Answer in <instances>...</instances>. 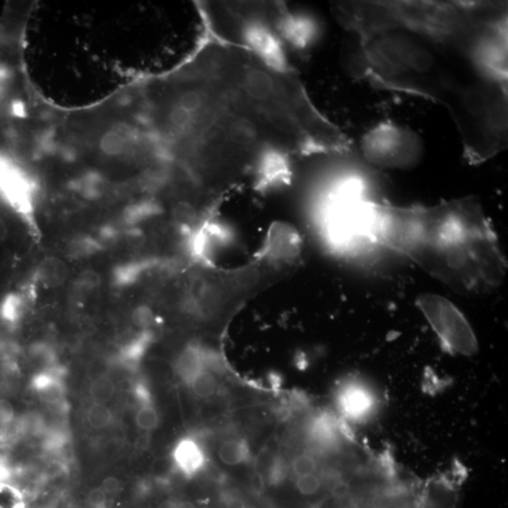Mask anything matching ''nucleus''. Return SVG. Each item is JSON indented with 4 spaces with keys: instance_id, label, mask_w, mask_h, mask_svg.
<instances>
[{
    "instance_id": "obj_1",
    "label": "nucleus",
    "mask_w": 508,
    "mask_h": 508,
    "mask_svg": "<svg viewBox=\"0 0 508 508\" xmlns=\"http://www.w3.org/2000/svg\"><path fill=\"white\" fill-rule=\"evenodd\" d=\"M331 8L357 43L358 78L444 108L469 164L507 147V2L357 0Z\"/></svg>"
},
{
    "instance_id": "obj_2",
    "label": "nucleus",
    "mask_w": 508,
    "mask_h": 508,
    "mask_svg": "<svg viewBox=\"0 0 508 508\" xmlns=\"http://www.w3.org/2000/svg\"><path fill=\"white\" fill-rule=\"evenodd\" d=\"M344 225L409 258L458 294H490L507 276L498 235L474 195L401 208L370 202L360 193L347 203Z\"/></svg>"
},
{
    "instance_id": "obj_3",
    "label": "nucleus",
    "mask_w": 508,
    "mask_h": 508,
    "mask_svg": "<svg viewBox=\"0 0 508 508\" xmlns=\"http://www.w3.org/2000/svg\"><path fill=\"white\" fill-rule=\"evenodd\" d=\"M200 12L211 37L284 65L285 48L305 50L314 34L311 20L281 2H202Z\"/></svg>"
},
{
    "instance_id": "obj_4",
    "label": "nucleus",
    "mask_w": 508,
    "mask_h": 508,
    "mask_svg": "<svg viewBox=\"0 0 508 508\" xmlns=\"http://www.w3.org/2000/svg\"><path fill=\"white\" fill-rule=\"evenodd\" d=\"M360 152L374 167L388 170H412L426 157V145L419 133L393 119H383L361 135Z\"/></svg>"
},
{
    "instance_id": "obj_5",
    "label": "nucleus",
    "mask_w": 508,
    "mask_h": 508,
    "mask_svg": "<svg viewBox=\"0 0 508 508\" xmlns=\"http://www.w3.org/2000/svg\"><path fill=\"white\" fill-rule=\"evenodd\" d=\"M416 306L445 349L465 357L477 354L479 344L474 331L455 304L442 296L423 293L417 298Z\"/></svg>"
},
{
    "instance_id": "obj_6",
    "label": "nucleus",
    "mask_w": 508,
    "mask_h": 508,
    "mask_svg": "<svg viewBox=\"0 0 508 508\" xmlns=\"http://www.w3.org/2000/svg\"><path fill=\"white\" fill-rule=\"evenodd\" d=\"M335 404L338 416L349 423H368L377 414L380 399L377 391L358 380H350L337 389Z\"/></svg>"
},
{
    "instance_id": "obj_7",
    "label": "nucleus",
    "mask_w": 508,
    "mask_h": 508,
    "mask_svg": "<svg viewBox=\"0 0 508 508\" xmlns=\"http://www.w3.org/2000/svg\"><path fill=\"white\" fill-rule=\"evenodd\" d=\"M173 459L179 472L193 477L208 466V455L199 439L187 436L179 440L173 451Z\"/></svg>"
},
{
    "instance_id": "obj_8",
    "label": "nucleus",
    "mask_w": 508,
    "mask_h": 508,
    "mask_svg": "<svg viewBox=\"0 0 508 508\" xmlns=\"http://www.w3.org/2000/svg\"><path fill=\"white\" fill-rule=\"evenodd\" d=\"M64 370L57 368L52 370L43 371L32 379V389L39 398L51 407L61 409L65 404V386L62 380Z\"/></svg>"
},
{
    "instance_id": "obj_9",
    "label": "nucleus",
    "mask_w": 508,
    "mask_h": 508,
    "mask_svg": "<svg viewBox=\"0 0 508 508\" xmlns=\"http://www.w3.org/2000/svg\"><path fill=\"white\" fill-rule=\"evenodd\" d=\"M217 456L225 467L245 466L251 463L252 451L245 439L226 438L217 445Z\"/></svg>"
},
{
    "instance_id": "obj_10",
    "label": "nucleus",
    "mask_w": 508,
    "mask_h": 508,
    "mask_svg": "<svg viewBox=\"0 0 508 508\" xmlns=\"http://www.w3.org/2000/svg\"><path fill=\"white\" fill-rule=\"evenodd\" d=\"M66 266L61 259L55 257L46 258L41 263L37 277L46 287H57L64 284L66 278Z\"/></svg>"
},
{
    "instance_id": "obj_11",
    "label": "nucleus",
    "mask_w": 508,
    "mask_h": 508,
    "mask_svg": "<svg viewBox=\"0 0 508 508\" xmlns=\"http://www.w3.org/2000/svg\"><path fill=\"white\" fill-rule=\"evenodd\" d=\"M26 310V298L18 293H10L0 303V319L8 327L17 325Z\"/></svg>"
},
{
    "instance_id": "obj_12",
    "label": "nucleus",
    "mask_w": 508,
    "mask_h": 508,
    "mask_svg": "<svg viewBox=\"0 0 508 508\" xmlns=\"http://www.w3.org/2000/svg\"><path fill=\"white\" fill-rule=\"evenodd\" d=\"M187 387L196 398L210 400L217 392V382L209 372L201 371L189 383Z\"/></svg>"
},
{
    "instance_id": "obj_13",
    "label": "nucleus",
    "mask_w": 508,
    "mask_h": 508,
    "mask_svg": "<svg viewBox=\"0 0 508 508\" xmlns=\"http://www.w3.org/2000/svg\"><path fill=\"white\" fill-rule=\"evenodd\" d=\"M67 249L70 256L78 259V258L91 256L101 251L102 243L91 236H78L72 239Z\"/></svg>"
},
{
    "instance_id": "obj_14",
    "label": "nucleus",
    "mask_w": 508,
    "mask_h": 508,
    "mask_svg": "<svg viewBox=\"0 0 508 508\" xmlns=\"http://www.w3.org/2000/svg\"><path fill=\"white\" fill-rule=\"evenodd\" d=\"M201 371L200 358L193 350L187 349L179 357L176 372L187 385Z\"/></svg>"
},
{
    "instance_id": "obj_15",
    "label": "nucleus",
    "mask_w": 508,
    "mask_h": 508,
    "mask_svg": "<svg viewBox=\"0 0 508 508\" xmlns=\"http://www.w3.org/2000/svg\"><path fill=\"white\" fill-rule=\"evenodd\" d=\"M115 383L108 377H97L92 382L91 387H89V395L94 403H108L115 395Z\"/></svg>"
},
{
    "instance_id": "obj_16",
    "label": "nucleus",
    "mask_w": 508,
    "mask_h": 508,
    "mask_svg": "<svg viewBox=\"0 0 508 508\" xmlns=\"http://www.w3.org/2000/svg\"><path fill=\"white\" fill-rule=\"evenodd\" d=\"M113 412L105 404L94 403L87 412V421L92 428L104 429L113 422Z\"/></svg>"
},
{
    "instance_id": "obj_17",
    "label": "nucleus",
    "mask_w": 508,
    "mask_h": 508,
    "mask_svg": "<svg viewBox=\"0 0 508 508\" xmlns=\"http://www.w3.org/2000/svg\"><path fill=\"white\" fill-rule=\"evenodd\" d=\"M289 477V464L282 453L273 458L268 469V483L271 486H280Z\"/></svg>"
},
{
    "instance_id": "obj_18",
    "label": "nucleus",
    "mask_w": 508,
    "mask_h": 508,
    "mask_svg": "<svg viewBox=\"0 0 508 508\" xmlns=\"http://www.w3.org/2000/svg\"><path fill=\"white\" fill-rule=\"evenodd\" d=\"M136 423L140 430L153 431L159 425V416L153 403L140 405L137 414H136Z\"/></svg>"
},
{
    "instance_id": "obj_19",
    "label": "nucleus",
    "mask_w": 508,
    "mask_h": 508,
    "mask_svg": "<svg viewBox=\"0 0 508 508\" xmlns=\"http://www.w3.org/2000/svg\"><path fill=\"white\" fill-rule=\"evenodd\" d=\"M19 491L9 484L0 481V508H21Z\"/></svg>"
},
{
    "instance_id": "obj_20",
    "label": "nucleus",
    "mask_w": 508,
    "mask_h": 508,
    "mask_svg": "<svg viewBox=\"0 0 508 508\" xmlns=\"http://www.w3.org/2000/svg\"><path fill=\"white\" fill-rule=\"evenodd\" d=\"M15 422V409L13 405L5 399H0V434Z\"/></svg>"
},
{
    "instance_id": "obj_21",
    "label": "nucleus",
    "mask_w": 508,
    "mask_h": 508,
    "mask_svg": "<svg viewBox=\"0 0 508 508\" xmlns=\"http://www.w3.org/2000/svg\"><path fill=\"white\" fill-rule=\"evenodd\" d=\"M219 499L225 508H244L246 505L244 499L239 495V493L233 490L222 491Z\"/></svg>"
},
{
    "instance_id": "obj_22",
    "label": "nucleus",
    "mask_w": 508,
    "mask_h": 508,
    "mask_svg": "<svg viewBox=\"0 0 508 508\" xmlns=\"http://www.w3.org/2000/svg\"><path fill=\"white\" fill-rule=\"evenodd\" d=\"M89 504L94 508H101L104 507L107 502V493L101 488H94L88 496Z\"/></svg>"
},
{
    "instance_id": "obj_23",
    "label": "nucleus",
    "mask_w": 508,
    "mask_h": 508,
    "mask_svg": "<svg viewBox=\"0 0 508 508\" xmlns=\"http://www.w3.org/2000/svg\"><path fill=\"white\" fill-rule=\"evenodd\" d=\"M133 321L138 327H148L152 322V314L148 310L140 308L138 309L137 311L133 314Z\"/></svg>"
},
{
    "instance_id": "obj_24",
    "label": "nucleus",
    "mask_w": 508,
    "mask_h": 508,
    "mask_svg": "<svg viewBox=\"0 0 508 508\" xmlns=\"http://www.w3.org/2000/svg\"><path fill=\"white\" fill-rule=\"evenodd\" d=\"M121 488V484L119 481L115 477H108L106 478L104 482L102 484V490L108 494H115L118 493Z\"/></svg>"
},
{
    "instance_id": "obj_25",
    "label": "nucleus",
    "mask_w": 508,
    "mask_h": 508,
    "mask_svg": "<svg viewBox=\"0 0 508 508\" xmlns=\"http://www.w3.org/2000/svg\"><path fill=\"white\" fill-rule=\"evenodd\" d=\"M8 227L3 219L0 217V243H2L7 238Z\"/></svg>"
},
{
    "instance_id": "obj_26",
    "label": "nucleus",
    "mask_w": 508,
    "mask_h": 508,
    "mask_svg": "<svg viewBox=\"0 0 508 508\" xmlns=\"http://www.w3.org/2000/svg\"><path fill=\"white\" fill-rule=\"evenodd\" d=\"M176 508H197L196 505L189 501H181L176 502Z\"/></svg>"
},
{
    "instance_id": "obj_27",
    "label": "nucleus",
    "mask_w": 508,
    "mask_h": 508,
    "mask_svg": "<svg viewBox=\"0 0 508 508\" xmlns=\"http://www.w3.org/2000/svg\"><path fill=\"white\" fill-rule=\"evenodd\" d=\"M159 508H176V502L173 501H166L162 502Z\"/></svg>"
},
{
    "instance_id": "obj_28",
    "label": "nucleus",
    "mask_w": 508,
    "mask_h": 508,
    "mask_svg": "<svg viewBox=\"0 0 508 508\" xmlns=\"http://www.w3.org/2000/svg\"><path fill=\"white\" fill-rule=\"evenodd\" d=\"M244 508H258V507H256V505H251V504H247V502H246L245 507H244Z\"/></svg>"
}]
</instances>
